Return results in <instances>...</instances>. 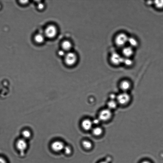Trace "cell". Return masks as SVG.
I'll use <instances>...</instances> for the list:
<instances>
[{
	"mask_svg": "<svg viewBox=\"0 0 163 163\" xmlns=\"http://www.w3.org/2000/svg\"><path fill=\"white\" fill-rule=\"evenodd\" d=\"M129 37L127 35L123 33H119L114 39L116 46L119 48H123L128 43Z\"/></svg>",
	"mask_w": 163,
	"mask_h": 163,
	"instance_id": "cell-1",
	"label": "cell"
},
{
	"mask_svg": "<svg viewBox=\"0 0 163 163\" xmlns=\"http://www.w3.org/2000/svg\"><path fill=\"white\" fill-rule=\"evenodd\" d=\"M131 97L128 93L126 92H123L117 95L116 101L117 103L122 105L128 104L130 101Z\"/></svg>",
	"mask_w": 163,
	"mask_h": 163,
	"instance_id": "cell-2",
	"label": "cell"
},
{
	"mask_svg": "<svg viewBox=\"0 0 163 163\" xmlns=\"http://www.w3.org/2000/svg\"><path fill=\"white\" fill-rule=\"evenodd\" d=\"M112 116L111 110L108 108L105 109L101 111L98 116V118L101 122H106L110 120Z\"/></svg>",
	"mask_w": 163,
	"mask_h": 163,
	"instance_id": "cell-3",
	"label": "cell"
},
{
	"mask_svg": "<svg viewBox=\"0 0 163 163\" xmlns=\"http://www.w3.org/2000/svg\"><path fill=\"white\" fill-rule=\"evenodd\" d=\"M57 33V30L56 27L53 25H50L45 29L44 35L45 37L52 39L56 37Z\"/></svg>",
	"mask_w": 163,
	"mask_h": 163,
	"instance_id": "cell-4",
	"label": "cell"
},
{
	"mask_svg": "<svg viewBox=\"0 0 163 163\" xmlns=\"http://www.w3.org/2000/svg\"><path fill=\"white\" fill-rule=\"evenodd\" d=\"M65 57V61L66 64L69 66L74 65L76 63L77 57L75 53L69 52L66 54Z\"/></svg>",
	"mask_w": 163,
	"mask_h": 163,
	"instance_id": "cell-5",
	"label": "cell"
},
{
	"mask_svg": "<svg viewBox=\"0 0 163 163\" xmlns=\"http://www.w3.org/2000/svg\"><path fill=\"white\" fill-rule=\"evenodd\" d=\"M124 59L118 53H113L110 56V61L113 65L117 66L123 63Z\"/></svg>",
	"mask_w": 163,
	"mask_h": 163,
	"instance_id": "cell-6",
	"label": "cell"
},
{
	"mask_svg": "<svg viewBox=\"0 0 163 163\" xmlns=\"http://www.w3.org/2000/svg\"><path fill=\"white\" fill-rule=\"evenodd\" d=\"M65 146L62 142L60 141H56L53 142L51 144V149L56 152L61 151L64 149Z\"/></svg>",
	"mask_w": 163,
	"mask_h": 163,
	"instance_id": "cell-7",
	"label": "cell"
},
{
	"mask_svg": "<svg viewBox=\"0 0 163 163\" xmlns=\"http://www.w3.org/2000/svg\"><path fill=\"white\" fill-rule=\"evenodd\" d=\"M122 53L125 58H130L134 55V48L129 46H126L122 48Z\"/></svg>",
	"mask_w": 163,
	"mask_h": 163,
	"instance_id": "cell-8",
	"label": "cell"
},
{
	"mask_svg": "<svg viewBox=\"0 0 163 163\" xmlns=\"http://www.w3.org/2000/svg\"><path fill=\"white\" fill-rule=\"evenodd\" d=\"M16 147L21 153H23L26 149L28 144L24 139H20L17 141Z\"/></svg>",
	"mask_w": 163,
	"mask_h": 163,
	"instance_id": "cell-9",
	"label": "cell"
},
{
	"mask_svg": "<svg viewBox=\"0 0 163 163\" xmlns=\"http://www.w3.org/2000/svg\"><path fill=\"white\" fill-rule=\"evenodd\" d=\"M93 125L92 121L89 119L84 120L82 123L83 128L86 131H89L91 129Z\"/></svg>",
	"mask_w": 163,
	"mask_h": 163,
	"instance_id": "cell-10",
	"label": "cell"
},
{
	"mask_svg": "<svg viewBox=\"0 0 163 163\" xmlns=\"http://www.w3.org/2000/svg\"><path fill=\"white\" fill-rule=\"evenodd\" d=\"M120 87L123 92H127L131 88V83L128 80H124L120 83Z\"/></svg>",
	"mask_w": 163,
	"mask_h": 163,
	"instance_id": "cell-11",
	"label": "cell"
},
{
	"mask_svg": "<svg viewBox=\"0 0 163 163\" xmlns=\"http://www.w3.org/2000/svg\"><path fill=\"white\" fill-rule=\"evenodd\" d=\"M62 50L65 51L70 50L72 47V44L70 41H65L62 43Z\"/></svg>",
	"mask_w": 163,
	"mask_h": 163,
	"instance_id": "cell-12",
	"label": "cell"
},
{
	"mask_svg": "<svg viewBox=\"0 0 163 163\" xmlns=\"http://www.w3.org/2000/svg\"><path fill=\"white\" fill-rule=\"evenodd\" d=\"M45 36L41 34L36 35L34 37V40L38 43H43L45 40Z\"/></svg>",
	"mask_w": 163,
	"mask_h": 163,
	"instance_id": "cell-13",
	"label": "cell"
},
{
	"mask_svg": "<svg viewBox=\"0 0 163 163\" xmlns=\"http://www.w3.org/2000/svg\"><path fill=\"white\" fill-rule=\"evenodd\" d=\"M128 43L129 44V46L134 49L137 46L138 44L137 39L134 37H129Z\"/></svg>",
	"mask_w": 163,
	"mask_h": 163,
	"instance_id": "cell-14",
	"label": "cell"
},
{
	"mask_svg": "<svg viewBox=\"0 0 163 163\" xmlns=\"http://www.w3.org/2000/svg\"><path fill=\"white\" fill-rule=\"evenodd\" d=\"M117 104L118 103L115 100H110L107 103V108L111 110H114L117 108Z\"/></svg>",
	"mask_w": 163,
	"mask_h": 163,
	"instance_id": "cell-15",
	"label": "cell"
},
{
	"mask_svg": "<svg viewBox=\"0 0 163 163\" xmlns=\"http://www.w3.org/2000/svg\"><path fill=\"white\" fill-rule=\"evenodd\" d=\"M103 130L100 127H96L93 128L92 130L93 134L96 136H100L103 133Z\"/></svg>",
	"mask_w": 163,
	"mask_h": 163,
	"instance_id": "cell-16",
	"label": "cell"
},
{
	"mask_svg": "<svg viewBox=\"0 0 163 163\" xmlns=\"http://www.w3.org/2000/svg\"><path fill=\"white\" fill-rule=\"evenodd\" d=\"M82 144L84 149L89 150L92 149V144L91 142L87 140H84L82 141Z\"/></svg>",
	"mask_w": 163,
	"mask_h": 163,
	"instance_id": "cell-17",
	"label": "cell"
},
{
	"mask_svg": "<svg viewBox=\"0 0 163 163\" xmlns=\"http://www.w3.org/2000/svg\"><path fill=\"white\" fill-rule=\"evenodd\" d=\"M155 7L159 10L163 8V1H156L154 3H153Z\"/></svg>",
	"mask_w": 163,
	"mask_h": 163,
	"instance_id": "cell-18",
	"label": "cell"
},
{
	"mask_svg": "<svg viewBox=\"0 0 163 163\" xmlns=\"http://www.w3.org/2000/svg\"><path fill=\"white\" fill-rule=\"evenodd\" d=\"M22 135L24 139H28L31 137V133L28 130H25L23 131Z\"/></svg>",
	"mask_w": 163,
	"mask_h": 163,
	"instance_id": "cell-19",
	"label": "cell"
},
{
	"mask_svg": "<svg viewBox=\"0 0 163 163\" xmlns=\"http://www.w3.org/2000/svg\"><path fill=\"white\" fill-rule=\"evenodd\" d=\"M123 63L126 66H130L132 65L133 62L130 58H125L124 59Z\"/></svg>",
	"mask_w": 163,
	"mask_h": 163,
	"instance_id": "cell-20",
	"label": "cell"
},
{
	"mask_svg": "<svg viewBox=\"0 0 163 163\" xmlns=\"http://www.w3.org/2000/svg\"><path fill=\"white\" fill-rule=\"evenodd\" d=\"M63 150L66 154L68 155H70L72 152L71 147L68 146H65Z\"/></svg>",
	"mask_w": 163,
	"mask_h": 163,
	"instance_id": "cell-21",
	"label": "cell"
},
{
	"mask_svg": "<svg viewBox=\"0 0 163 163\" xmlns=\"http://www.w3.org/2000/svg\"><path fill=\"white\" fill-rule=\"evenodd\" d=\"M58 54L60 56H65L66 55V51L64 50H60L58 51Z\"/></svg>",
	"mask_w": 163,
	"mask_h": 163,
	"instance_id": "cell-22",
	"label": "cell"
},
{
	"mask_svg": "<svg viewBox=\"0 0 163 163\" xmlns=\"http://www.w3.org/2000/svg\"><path fill=\"white\" fill-rule=\"evenodd\" d=\"M117 95H116L114 93H111L109 95V98L111 100H116Z\"/></svg>",
	"mask_w": 163,
	"mask_h": 163,
	"instance_id": "cell-23",
	"label": "cell"
},
{
	"mask_svg": "<svg viewBox=\"0 0 163 163\" xmlns=\"http://www.w3.org/2000/svg\"><path fill=\"white\" fill-rule=\"evenodd\" d=\"M93 125H98L101 122V121L99 118L95 119L92 121Z\"/></svg>",
	"mask_w": 163,
	"mask_h": 163,
	"instance_id": "cell-24",
	"label": "cell"
},
{
	"mask_svg": "<svg viewBox=\"0 0 163 163\" xmlns=\"http://www.w3.org/2000/svg\"><path fill=\"white\" fill-rule=\"evenodd\" d=\"M45 5L44 4L42 3H39L38 5V8L39 10H42L44 9Z\"/></svg>",
	"mask_w": 163,
	"mask_h": 163,
	"instance_id": "cell-25",
	"label": "cell"
},
{
	"mask_svg": "<svg viewBox=\"0 0 163 163\" xmlns=\"http://www.w3.org/2000/svg\"><path fill=\"white\" fill-rule=\"evenodd\" d=\"M20 2L21 4L23 5H25L28 4L29 1H21Z\"/></svg>",
	"mask_w": 163,
	"mask_h": 163,
	"instance_id": "cell-26",
	"label": "cell"
},
{
	"mask_svg": "<svg viewBox=\"0 0 163 163\" xmlns=\"http://www.w3.org/2000/svg\"><path fill=\"white\" fill-rule=\"evenodd\" d=\"M0 163H7L6 161L3 158L0 157Z\"/></svg>",
	"mask_w": 163,
	"mask_h": 163,
	"instance_id": "cell-27",
	"label": "cell"
},
{
	"mask_svg": "<svg viewBox=\"0 0 163 163\" xmlns=\"http://www.w3.org/2000/svg\"><path fill=\"white\" fill-rule=\"evenodd\" d=\"M141 163H150L149 162L147 161H143Z\"/></svg>",
	"mask_w": 163,
	"mask_h": 163,
	"instance_id": "cell-28",
	"label": "cell"
},
{
	"mask_svg": "<svg viewBox=\"0 0 163 163\" xmlns=\"http://www.w3.org/2000/svg\"><path fill=\"white\" fill-rule=\"evenodd\" d=\"M99 163H107L106 162H101Z\"/></svg>",
	"mask_w": 163,
	"mask_h": 163,
	"instance_id": "cell-29",
	"label": "cell"
}]
</instances>
